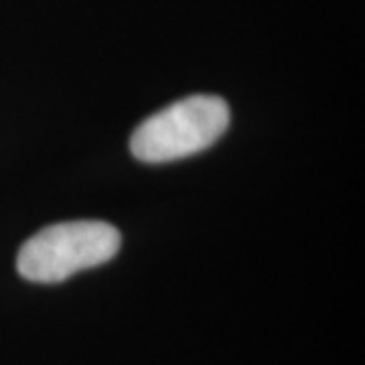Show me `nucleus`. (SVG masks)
<instances>
[{"label": "nucleus", "instance_id": "obj_1", "mask_svg": "<svg viewBox=\"0 0 365 365\" xmlns=\"http://www.w3.org/2000/svg\"><path fill=\"white\" fill-rule=\"evenodd\" d=\"M120 244V232L106 222L55 223L26 240L16 258V270L29 282L57 284L81 270L110 262Z\"/></svg>", "mask_w": 365, "mask_h": 365}, {"label": "nucleus", "instance_id": "obj_2", "mask_svg": "<svg viewBox=\"0 0 365 365\" xmlns=\"http://www.w3.org/2000/svg\"><path fill=\"white\" fill-rule=\"evenodd\" d=\"M230 126V106L217 96H191L146 118L134 130L130 150L158 165L191 157L220 140Z\"/></svg>", "mask_w": 365, "mask_h": 365}]
</instances>
